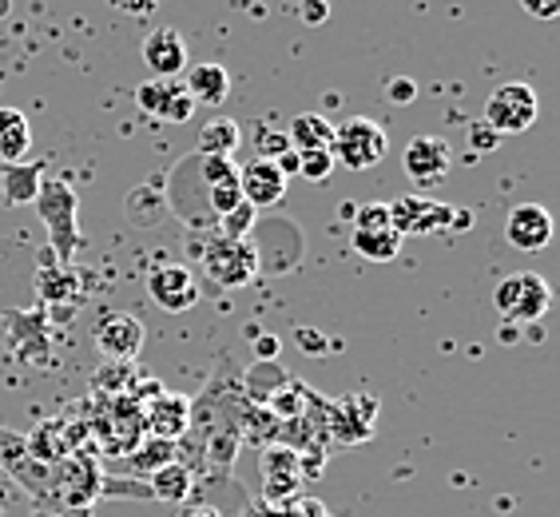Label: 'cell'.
I'll use <instances>...</instances> for the list:
<instances>
[{
	"instance_id": "cell-1",
	"label": "cell",
	"mask_w": 560,
	"mask_h": 517,
	"mask_svg": "<svg viewBox=\"0 0 560 517\" xmlns=\"http://www.w3.org/2000/svg\"><path fill=\"white\" fill-rule=\"evenodd\" d=\"M33 207H36V216H40L44 231H48V239H52V255L60 258V263H68V258L80 251V199H75L72 184H68V180H56V175L44 180Z\"/></svg>"
},
{
	"instance_id": "cell-2",
	"label": "cell",
	"mask_w": 560,
	"mask_h": 517,
	"mask_svg": "<svg viewBox=\"0 0 560 517\" xmlns=\"http://www.w3.org/2000/svg\"><path fill=\"white\" fill-rule=\"evenodd\" d=\"M389 136L386 128L370 116H350L346 124H335V143H330V156L335 163L350 168V172H370L386 160Z\"/></svg>"
},
{
	"instance_id": "cell-3",
	"label": "cell",
	"mask_w": 560,
	"mask_h": 517,
	"mask_svg": "<svg viewBox=\"0 0 560 517\" xmlns=\"http://www.w3.org/2000/svg\"><path fill=\"white\" fill-rule=\"evenodd\" d=\"M100 485H104V470L84 453H68L48 470L52 509H92V502L100 497Z\"/></svg>"
},
{
	"instance_id": "cell-4",
	"label": "cell",
	"mask_w": 560,
	"mask_h": 517,
	"mask_svg": "<svg viewBox=\"0 0 560 517\" xmlns=\"http://www.w3.org/2000/svg\"><path fill=\"white\" fill-rule=\"evenodd\" d=\"M497 314H505L509 323H540L552 307V287L540 279L537 271H521V275H509V279L497 283L493 291Z\"/></svg>"
},
{
	"instance_id": "cell-5",
	"label": "cell",
	"mask_w": 560,
	"mask_h": 517,
	"mask_svg": "<svg viewBox=\"0 0 560 517\" xmlns=\"http://www.w3.org/2000/svg\"><path fill=\"white\" fill-rule=\"evenodd\" d=\"M203 271L223 287V291H235V287H247L255 275H259V248L250 239H226L215 235L203 248Z\"/></svg>"
},
{
	"instance_id": "cell-6",
	"label": "cell",
	"mask_w": 560,
	"mask_h": 517,
	"mask_svg": "<svg viewBox=\"0 0 560 517\" xmlns=\"http://www.w3.org/2000/svg\"><path fill=\"white\" fill-rule=\"evenodd\" d=\"M540 116V96L528 84L513 80V84H501L489 92L486 100V124L497 131V136H521L537 124Z\"/></svg>"
},
{
	"instance_id": "cell-7",
	"label": "cell",
	"mask_w": 560,
	"mask_h": 517,
	"mask_svg": "<svg viewBox=\"0 0 560 517\" xmlns=\"http://www.w3.org/2000/svg\"><path fill=\"white\" fill-rule=\"evenodd\" d=\"M389 207V227L406 235H430V231H450V227H469L474 216L469 211H453L450 204H433V199H418V195H406V199H394Z\"/></svg>"
},
{
	"instance_id": "cell-8",
	"label": "cell",
	"mask_w": 560,
	"mask_h": 517,
	"mask_svg": "<svg viewBox=\"0 0 560 517\" xmlns=\"http://www.w3.org/2000/svg\"><path fill=\"white\" fill-rule=\"evenodd\" d=\"M148 299L167 314H184L199 302V279L187 263H160L148 271Z\"/></svg>"
},
{
	"instance_id": "cell-9",
	"label": "cell",
	"mask_w": 560,
	"mask_h": 517,
	"mask_svg": "<svg viewBox=\"0 0 560 517\" xmlns=\"http://www.w3.org/2000/svg\"><path fill=\"white\" fill-rule=\"evenodd\" d=\"M262 497H267V506H282V502H294L302 497V462H299V450L291 446H267L262 450Z\"/></svg>"
},
{
	"instance_id": "cell-10",
	"label": "cell",
	"mask_w": 560,
	"mask_h": 517,
	"mask_svg": "<svg viewBox=\"0 0 560 517\" xmlns=\"http://www.w3.org/2000/svg\"><path fill=\"white\" fill-rule=\"evenodd\" d=\"M96 338V351L104 355V363H136V355L143 351V323L128 311H108L92 331Z\"/></svg>"
},
{
	"instance_id": "cell-11",
	"label": "cell",
	"mask_w": 560,
	"mask_h": 517,
	"mask_svg": "<svg viewBox=\"0 0 560 517\" xmlns=\"http://www.w3.org/2000/svg\"><path fill=\"white\" fill-rule=\"evenodd\" d=\"M374 418H377V399L370 394H350L342 402H326V430L342 446H358L374 438Z\"/></svg>"
},
{
	"instance_id": "cell-12",
	"label": "cell",
	"mask_w": 560,
	"mask_h": 517,
	"mask_svg": "<svg viewBox=\"0 0 560 517\" xmlns=\"http://www.w3.org/2000/svg\"><path fill=\"white\" fill-rule=\"evenodd\" d=\"M136 104L143 116H155L163 124H187L195 116V100L187 96L184 80H143L136 88Z\"/></svg>"
},
{
	"instance_id": "cell-13",
	"label": "cell",
	"mask_w": 560,
	"mask_h": 517,
	"mask_svg": "<svg viewBox=\"0 0 560 517\" xmlns=\"http://www.w3.org/2000/svg\"><path fill=\"white\" fill-rule=\"evenodd\" d=\"M401 163H406V175H410L413 184L433 187L450 175L453 151L442 136H413V140L406 143V151H401Z\"/></svg>"
},
{
	"instance_id": "cell-14",
	"label": "cell",
	"mask_w": 560,
	"mask_h": 517,
	"mask_svg": "<svg viewBox=\"0 0 560 517\" xmlns=\"http://www.w3.org/2000/svg\"><path fill=\"white\" fill-rule=\"evenodd\" d=\"M191 399H184V394H167L163 390L160 399H151L148 406H143V434H151V438H160V443H184L187 430H191Z\"/></svg>"
},
{
	"instance_id": "cell-15",
	"label": "cell",
	"mask_w": 560,
	"mask_h": 517,
	"mask_svg": "<svg viewBox=\"0 0 560 517\" xmlns=\"http://www.w3.org/2000/svg\"><path fill=\"white\" fill-rule=\"evenodd\" d=\"M140 56L155 80H175V76L187 68V41L179 28L160 24V28L148 33V41L140 44Z\"/></svg>"
},
{
	"instance_id": "cell-16",
	"label": "cell",
	"mask_w": 560,
	"mask_h": 517,
	"mask_svg": "<svg viewBox=\"0 0 560 517\" xmlns=\"http://www.w3.org/2000/svg\"><path fill=\"white\" fill-rule=\"evenodd\" d=\"M505 239L517 251H545L552 243V216L540 204H517L505 219Z\"/></svg>"
},
{
	"instance_id": "cell-17",
	"label": "cell",
	"mask_w": 560,
	"mask_h": 517,
	"mask_svg": "<svg viewBox=\"0 0 560 517\" xmlns=\"http://www.w3.org/2000/svg\"><path fill=\"white\" fill-rule=\"evenodd\" d=\"M238 192H243V199H247L255 211H262V207H275L282 204V195H287V175L275 168V160H255L243 163L238 168Z\"/></svg>"
},
{
	"instance_id": "cell-18",
	"label": "cell",
	"mask_w": 560,
	"mask_h": 517,
	"mask_svg": "<svg viewBox=\"0 0 560 517\" xmlns=\"http://www.w3.org/2000/svg\"><path fill=\"white\" fill-rule=\"evenodd\" d=\"M184 88H187V96L195 100V108H199V104H207V108H219V104L231 96V76H226L223 65H211V60H203V65H187L184 68Z\"/></svg>"
},
{
	"instance_id": "cell-19",
	"label": "cell",
	"mask_w": 560,
	"mask_h": 517,
	"mask_svg": "<svg viewBox=\"0 0 560 517\" xmlns=\"http://www.w3.org/2000/svg\"><path fill=\"white\" fill-rule=\"evenodd\" d=\"M44 184V163H4L0 172V199L9 207H33L36 192Z\"/></svg>"
},
{
	"instance_id": "cell-20",
	"label": "cell",
	"mask_w": 560,
	"mask_h": 517,
	"mask_svg": "<svg viewBox=\"0 0 560 517\" xmlns=\"http://www.w3.org/2000/svg\"><path fill=\"white\" fill-rule=\"evenodd\" d=\"M191 490H195V470L179 462V458L160 466L155 474H148V494L155 497V502H172V506H179V502L191 497Z\"/></svg>"
},
{
	"instance_id": "cell-21",
	"label": "cell",
	"mask_w": 560,
	"mask_h": 517,
	"mask_svg": "<svg viewBox=\"0 0 560 517\" xmlns=\"http://www.w3.org/2000/svg\"><path fill=\"white\" fill-rule=\"evenodd\" d=\"M287 140L294 151H330L335 143V124L323 112H299L287 128Z\"/></svg>"
},
{
	"instance_id": "cell-22",
	"label": "cell",
	"mask_w": 560,
	"mask_h": 517,
	"mask_svg": "<svg viewBox=\"0 0 560 517\" xmlns=\"http://www.w3.org/2000/svg\"><path fill=\"white\" fill-rule=\"evenodd\" d=\"M28 148H33L28 116L16 108H0V163H24Z\"/></svg>"
},
{
	"instance_id": "cell-23",
	"label": "cell",
	"mask_w": 560,
	"mask_h": 517,
	"mask_svg": "<svg viewBox=\"0 0 560 517\" xmlns=\"http://www.w3.org/2000/svg\"><path fill=\"white\" fill-rule=\"evenodd\" d=\"M238 140H243V128H238L235 119L215 116L207 119L199 136H195V156H231L238 148Z\"/></svg>"
},
{
	"instance_id": "cell-24",
	"label": "cell",
	"mask_w": 560,
	"mask_h": 517,
	"mask_svg": "<svg viewBox=\"0 0 560 517\" xmlns=\"http://www.w3.org/2000/svg\"><path fill=\"white\" fill-rule=\"evenodd\" d=\"M175 453H179V446L175 443H160V438H143L140 446L131 453H124L119 458V474H155L160 466L175 462Z\"/></svg>"
},
{
	"instance_id": "cell-25",
	"label": "cell",
	"mask_w": 560,
	"mask_h": 517,
	"mask_svg": "<svg viewBox=\"0 0 560 517\" xmlns=\"http://www.w3.org/2000/svg\"><path fill=\"white\" fill-rule=\"evenodd\" d=\"M354 251L370 263H389L398 258L401 251V235L394 227H377V231H354Z\"/></svg>"
},
{
	"instance_id": "cell-26",
	"label": "cell",
	"mask_w": 560,
	"mask_h": 517,
	"mask_svg": "<svg viewBox=\"0 0 560 517\" xmlns=\"http://www.w3.org/2000/svg\"><path fill=\"white\" fill-rule=\"evenodd\" d=\"M163 216H167V195H163V187H136L128 195V219L136 227H155Z\"/></svg>"
},
{
	"instance_id": "cell-27",
	"label": "cell",
	"mask_w": 560,
	"mask_h": 517,
	"mask_svg": "<svg viewBox=\"0 0 560 517\" xmlns=\"http://www.w3.org/2000/svg\"><path fill=\"white\" fill-rule=\"evenodd\" d=\"M287 378L291 375H287L279 363H259V367L247 375V382H243V394H247L250 406H267V399L287 382Z\"/></svg>"
},
{
	"instance_id": "cell-28",
	"label": "cell",
	"mask_w": 560,
	"mask_h": 517,
	"mask_svg": "<svg viewBox=\"0 0 560 517\" xmlns=\"http://www.w3.org/2000/svg\"><path fill=\"white\" fill-rule=\"evenodd\" d=\"M75 287H80V283H75V271L68 267V263L65 267H52V271H40V275H36V295H40L48 307H56V302H72Z\"/></svg>"
},
{
	"instance_id": "cell-29",
	"label": "cell",
	"mask_w": 560,
	"mask_h": 517,
	"mask_svg": "<svg viewBox=\"0 0 560 517\" xmlns=\"http://www.w3.org/2000/svg\"><path fill=\"white\" fill-rule=\"evenodd\" d=\"M131 387H136V367H131V363H108V367L96 375V390H104V399L131 394Z\"/></svg>"
},
{
	"instance_id": "cell-30",
	"label": "cell",
	"mask_w": 560,
	"mask_h": 517,
	"mask_svg": "<svg viewBox=\"0 0 560 517\" xmlns=\"http://www.w3.org/2000/svg\"><path fill=\"white\" fill-rule=\"evenodd\" d=\"M335 172V156L330 151H299V175L311 184H326Z\"/></svg>"
},
{
	"instance_id": "cell-31",
	"label": "cell",
	"mask_w": 560,
	"mask_h": 517,
	"mask_svg": "<svg viewBox=\"0 0 560 517\" xmlns=\"http://www.w3.org/2000/svg\"><path fill=\"white\" fill-rule=\"evenodd\" d=\"M255 219H259V211L243 199V204L235 207V211H226L223 219H219V235H226V239H247V231L255 227Z\"/></svg>"
},
{
	"instance_id": "cell-32",
	"label": "cell",
	"mask_w": 560,
	"mask_h": 517,
	"mask_svg": "<svg viewBox=\"0 0 560 517\" xmlns=\"http://www.w3.org/2000/svg\"><path fill=\"white\" fill-rule=\"evenodd\" d=\"M255 151H259V160H279L282 151H291V140L282 128L270 131V124H259L255 128Z\"/></svg>"
},
{
	"instance_id": "cell-33",
	"label": "cell",
	"mask_w": 560,
	"mask_h": 517,
	"mask_svg": "<svg viewBox=\"0 0 560 517\" xmlns=\"http://www.w3.org/2000/svg\"><path fill=\"white\" fill-rule=\"evenodd\" d=\"M259 517H326V509L314 497H294V502H282V506L259 509Z\"/></svg>"
},
{
	"instance_id": "cell-34",
	"label": "cell",
	"mask_w": 560,
	"mask_h": 517,
	"mask_svg": "<svg viewBox=\"0 0 560 517\" xmlns=\"http://www.w3.org/2000/svg\"><path fill=\"white\" fill-rule=\"evenodd\" d=\"M377 227H389V207L386 204H366L354 211V231H377Z\"/></svg>"
},
{
	"instance_id": "cell-35",
	"label": "cell",
	"mask_w": 560,
	"mask_h": 517,
	"mask_svg": "<svg viewBox=\"0 0 560 517\" xmlns=\"http://www.w3.org/2000/svg\"><path fill=\"white\" fill-rule=\"evenodd\" d=\"M250 351H255L259 363H279L282 338L279 334H255V338H250Z\"/></svg>"
},
{
	"instance_id": "cell-36",
	"label": "cell",
	"mask_w": 560,
	"mask_h": 517,
	"mask_svg": "<svg viewBox=\"0 0 560 517\" xmlns=\"http://www.w3.org/2000/svg\"><path fill=\"white\" fill-rule=\"evenodd\" d=\"M469 143H474V151H497L501 148V136L489 128L486 119H477L474 128H469Z\"/></svg>"
},
{
	"instance_id": "cell-37",
	"label": "cell",
	"mask_w": 560,
	"mask_h": 517,
	"mask_svg": "<svg viewBox=\"0 0 560 517\" xmlns=\"http://www.w3.org/2000/svg\"><path fill=\"white\" fill-rule=\"evenodd\" d=\"M294 343H299L302 351H311V355H326V351H330L323 331H314V326H299V331H294Z\"/></svg>"
},
{
	"instance_id": "cell-38",
	"label": "cell",
	"mask_w": 560,
	"mask_h": 517,
	"mask_svg": "<svg viewBox=\"0 0 560 517\" xmlns=\"http://www.w3.org/2000/svg\"><path fill=\"white\" fill-rule=\"evenodd\" d=\"M386 96H389V104H410V100L418 96V84H413L410 76H398V80L386 84Z\"/></svg>"
},
{
	"instance_id": "cell-39",
	"label": "cell",
	"mask_w": 560,
	"mask_h": 517,
	"mask_svg": "<svg viewBox=\"0 0 560 517\" xmlns=\"http://www.w3.org/2000/svg\"><path fill=\"white\" fill-rule=\"evenodd\" d=\"M299 12H302V21L311 24H326L330 21V4H326V0H299Z\"/></svg>"
},
{
	"instance_id": "cell-40",
	"label": "cell",
	"mask_w": 560,
	"mask_h": 517,
	"mask_svg": "<svg viewBox=\"0 0 560 517\" xmlns=\"http://www.w3.org/2000/svg\"><path fill=\"white\" fill-rule=\"evenodd\" d=\"M521 9H525L528 16H537V21H552L560 12V0H521Z\"/></svg>"
},
{
	"instance_id": "cell-41",
	"label": "cell",
	"mask_w": 560,
	"mask_h": 517,
	"mask_svg": "<svg viewBox=\"0 0 560 517\" xmlns=\"http://www.w3.org/2000/svg\"><path fill=\"white\" fill-rule=\"evenodd\" d=\"M275 168H279L282 175H287V180H291V175H299V151H282L279 160H275Z\"/></svg>"
},
{
	"instance_id": "cell-42",
	"label": "cell",
	"mask_w": 560,
	"mask_h": 517,
	"mask_svg": "<svg viewBox=\"0 0 560 517\" xmlns=\"http://www.w3.org/2000/svg\"><path fill=\"white\" fill-rule=\"evenodd\" d=\"M36 517H92V509H40Z\"/></svg>"
},
{
	"instance_id": "cell-43",
	"label": "cell",
	"mask_w": 560,
	"mask_h": 517,
	"mask_svg": "<svg viewBox=\"0 0 560 517\" xmlns=\"http://www.w3.org/2000/svg\"><path fill=\"white\" fill-rule=\"evenodd\" d=\"M160 0H124V9H131V12H143V9H155Z\"/></svg>"
},
{
	"instance_id": "cell-44",
	"label": "cell",
	"mask_w": 560,
	"mask_h": 517,
	"mask_svg": "<svg viewBox=\"0 0 560 517\" xmlns=\"http://www.w3.org/2000/svg\"><path fill=\"white\" fill-rule=\"evenodd\" d=\"M179 517H219V509H211V506H195V509H187V514H179Z\"/></svg>"
},
{
	"instance_id": "cell-45",
	"label": "cell",
	"mask_w": 560,
	"mask_h": 517,
	"mask_svg": "<svg viewBox=\"0 0 560 517\" xmlns=\"http://www.w3.org/2000/svg\"><path fill=\"white\" fill-rule=\"evenodd\" d=\"M521 334H517V323H509L505 331H501V343H517Z\"/></svg>"
}]
</instances>
